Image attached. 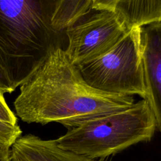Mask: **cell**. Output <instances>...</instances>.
Instances as JSON below:
<instances>
[{
    "label": "cell",
    "mask_w": 161,
    "mask_h": 161,
    "mask_svg": "<svg viewBox=\"0 0 161 161\" xmlns=\"http://www.w3.org/2000/svg\"><path fill=\"white\" fill-rule=\"evenodd\" d=\"M128 31L113 11L92 6L65 30L67 45L65 51L77 66L109 52Z\"/></svg>",
    "instance_id": "5b68a950"
},
{
    "label": "cell",
    "mask_w": 161,
    "mask_h": 161,
    "mask_svg": "<svg viewBox=\"0 0 161 161\" xmlns=\"http://www.w3.org/2000/svg\"><path fill=\"white\" fill-rule=\"evenodd\" d=\"M92 161H96V160H92Z\"/></svg>",
    "instance_id": "9a60e30c"
},
{
    "label": "cell",
    "mask_w": 161,
    "mask_h": 161,
    "mask_svg": "<svg viewBox=\"0 0 161 161\" xmlns=\"http://www.w3.org/2000/svg\"><path fill=\"white\" fill-rule=\"evenodd\" d=\"M54 1L0 0V55L15 89L53 48L64 49L66 34L51 26Z\"/></svg>",
    "instance_id": "7a4b0ae2"
},
{
    "label": "cell",
    "mask_w": 161,
    "mask_h": 161,
    "mask_svg": "<svg viewBox=\"0 0 161 161\" xmlns=\"http://www.w3.org/2000/svg\"><path fill=\"white\" fill-rule=\"evenodd\" d=\"M11 152L24 161H92L87 157L59 147L55 140H43L32 134L21 136Z\"/></svg>",
    "instance_id": "ba28073f"
},
{
    "label": "cell",
    "mask_w": 161,
    "mask_h": 161,
    "mask_svg": "<svg viewBox=\"0 0 161 161\" xmlns=\"http://www.w3.org/2000/svg\"><path fill=\"white\" fill-rule=\"evenodd\" d=\"M0 87L5 93H11L15 91L7 73L6 65L0 55Z\"/></svg>",
    "instance_id": "7c38bea8"
},
{
    "label": "cell",
    "mask_w": 161,
    "mask_h": 161,
    "mask_svg": "<svg viewBox=\"0 0 161 161\" xmlns=\"http://www.w3.org/2000/svg\"><path fill=\"white\" fill-rule=\"evenodd\" d=\"M22 131L18 125H12L0 121V145L11 148L21 136Z\"/></svg>",
    "instance_id": "30bf717a"
},
{
    "label": "cell",
    "mask_w": 161,
    "mask_h": 161,
    "mask_svg": "<svg viewBox=\"0 0 161 161\" xmlns=\"http://www.w3.org/2000/svg\"><path fill=\"white\" fill-rule=\"evenodd\" d=\"M10 161H24V160L11 152V159H10Z\"/></svg>",
    "instance_id": "5bb4252c"
},
{
    "label": "cell",
    "mask_w": 161,
    "mask_h": 161,
    "mask_svg": "<svg viewBox=\"0 0 161 161\" xmlns=\"http://www.w3.org/2000/svg\"><path fill=\"white\" fill-rule=\"evenodd\" d=\"M77 67L85 81L96 89L145 97L141 28L131 29L109 52Z\"/></svg>",
    "instance_id": "277c9868"
},
{
    "label": "cell",
    "mask_w": 161,
    "mask_h": 161,
    "mask_svg": "<svg viewBox=\"0 0 161 161\" xmlns=\"http://www.w3.org/2000/svg\"><path fill=\"white\" fill-rule=\"evenodd\" d=\"M134 104L131 96L107 92L89 86L62 48L49 52L20 86L14 101L16 114L23 122L42 125L55 122L68 130Z\"/></svg>",
    "instance_id": "6da1fadb"
},
{
    "label": "cell",
    "mask_w": 161,
    "mask_h": 161,
    "mask_svg": "<svg viewBox=\"0 0 161 161\" xmlns=\"http://www.w3.org/2000/svg\"><path fill=\"white\" fill-rule=\"evenodd\" d=\"M157 124L146 100L131 108L87 121L56 139L61 148L91 160L118 153L152 140Z\"/></svg>",
    "instance_id": "3957f363"
},
{
    "label": "cell",
    "mask_w": 161,
    "mask_h": 161,
    "mask_svg": "<svg viewBox=\"0 0 161 161\" xmlns=\"http://www.w3.org/2000/svg\"><path fill=\"white\" fill-rule=\"evenodd\" d=\"M92 0L55 1L50 23L52 29L58 33L65 30L92 7Z\"/></svg>",
    "instance_id": "9c48e42d"
},
{
    "label": "cell",
    "mask_w": 161,
    "mask_h": 161,
    "mask_svg": "<svg viewBox=\"0 0 161 161\" xmlns=\"http://www.w3.org/2000/svg\"><path fill=\"white\" fill-rule=\"evenodd\" d=\"M142 52L146 87L145 100L161 133V23L141 28Z\"/></svg>",
    "instance_id": "8992f818"
},
{
    "label": "cell",
    "mask_w": 161,
    "mask_h": 161,
    "mask_svg": "<svg viewBox=\"0 0 161 161\" xmlns=\"http://www.w3.org/2000/svg\"><path fill=\"white\" fill-rule=\"evenodd\" d=\"M92 6L113 11L128 31L161 23L158 0H93Z\"/></svg>",
    "instance_id": "52a82bcc"
},
{
    "label": "cell",
    "mask_w": 161,
    "mask_h": 161,
    "mask_svg": "<svg viewBox=\"0 0 161 161\" xmlns=\"http://www.w3.org/2000/svg\"><path fill=\"white\" fill-rule=\"evenodd\" d=\"M5 92L0 87V121L12 125H17V117L7 104L4 94Z\"/></svg>",
    "instance_id": "8fae6325"
},
{
    "label": "cell",
    "mask_w": 161,
    "mask_h": 161,
    "mask_svg": "<svg viewBox=\"0 0 161 161\" xmlns=\"http://www.w3.org/2000/svg\"><path fill=\"white\" fill-rule=\"evenodd\" d=\"M11 149L0 145V161H10Z\"/></svg>",
    "instance_id": "4fadbf2b"
}]
</instances>
